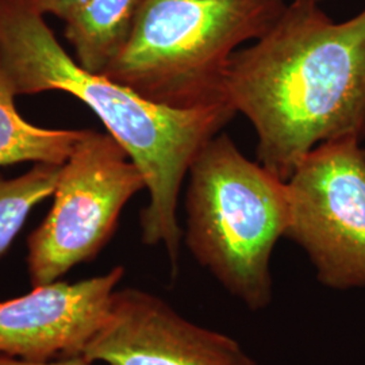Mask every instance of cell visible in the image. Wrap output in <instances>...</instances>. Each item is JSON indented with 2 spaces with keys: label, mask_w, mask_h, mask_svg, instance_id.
I'll list each match as a JSON object with an SVG mask.
<instances>
[{
  "label": "cell",
  "mask_w": 365,
  "mask_h": 365,
  "mask_svg": "<svg viewBox=\"0 0 365 365\" xmlns=\"http://www.w3.org/2000/svg\"><path fill=\"white\" fill-rule=\"evenodd\" d=\"M16 92L0 57V168L15 164L63 165L84 130L45 129L22 117Z\"/></svg>",
  "instance_id": "cell-10"
},
{
  "label": "cell",
  "mask_w": 365,
  "mask_h": 365,
  "mask_svg": "<svg viewBox=\"0 0 365 365\" xmlns=\"http://www.w3.org/2000/svg\"><path fill=\"white\" fill-rule=\"evenodd\" d=\"M225 98L257 134L256 160L287 182L319 145L365 141V9L334 22L292 0L272 29L232 56Z\"/></svg>",
  "instance_id": "cell-1"
},
{
  "label": "cell",
  "mask_w": 365,
  "mask_h": 365,
  "mask_svg": "<svg viewBox=\"0 0 365 365\" xmlns=\"http://www.w3.org/2000/svg\"><path fill=\"white\" fill-rule=\"evenodd\" d=\"M107 365H257L238 341L199 327L140 288H117L99 331L84 351Z\"/></svg>",
  "instance_id": "cell-7"
},
{
  "label": "cell",
  "mask_w": 365,
  "mask_h": 365,
  "mask_svg": "<svg viewBox=\"0 0 365 365\" xmlns=\"http://www.w3.org/2000/svg\"><path fill=\"white\" fill-rule=\"evenodd\" d=\"M286 7L284 0H143L129 43L103 75L172 108L229 103L232 56L265 36Z\"/></svg>",
  "instance_id": "cell-4"
},
{
  "label": "cell",
  "mask_w": 365,
  "mask_h": 365,
  "mask_svg": "<svg viewBox=\"0 0 365 365\" xmlns=\"http://www.w3.org/2000/svg\"><path fill=\"white\" fill-rule=\"evenodd\" d=\"M88 1L90 0H38V4L45 15L51 14L66 22Z\"/></svg>",
  "instance_id": "cell-12"
},
{
  "label": "cell",
  "mask_w": 365,
  "mask_h": 365,
  "mask_svg": "<svg viewBox=\"0 0 365 365\" xmlns=\"http://www.w3.org/2000/svg\"><path fill=\"white\" fill-rule=\"evenodd\" d=\"M187 178V248L235 299L264 310L274 298L271 257L287 232V182L222 131L200 149Z\"/></svg>",
  "instance_id": "cell-3"
},
{
  "label": "cell",
  "mask_w": 365,
  "mask_h": 365,
  "mask_svg": "<svg viewBox=\"0 0 365 365\" xmlns=\"http://www.w3.org/2000/svg\"><path fill=\"white\" fill-rule=\"evenodd\" d=\"M0 57L16 95L60 91L87 106L125 148L146 182L141 238L164 247L178 271L182 182L205 145L235 117L230 103L195 110L157 105L130 88L78 66L45 19L38 0H0Z\"/></svg>",
  "instance_id": "cell-2"
},
{
  "label": "cell",
  "mask_w": 365,
  "mask_h": 365,
  "mask_svg": "<svg viewBox=\"0 0 365 365\" xmlns=\"http://www.w3.org/2000/svg\"><path fill=\"white\" fill-rule=\"evenodd\" d=\"M143 190L144 176L125 148L107 131L84 130L60 168L51 211L27 238L31 287L93 260L115 233L125 206Z\"/></svg>",
  "instance_id": "cell-5"
},
{
  "label": "cell",
  "mask_w": 365,
  "mask_h": 365,
  "mask_svg": "<svg viewBox=\"0 0 365 365\" xmlns=\"http://www.w3.org/2000/svg\"><path fill=\"white\" fill-rule=\"evenodd\" d=\"M143 0H90L66 21V38L86 71L103 75L130 41Z\"/></svg>",
  "instance_id": "cell-9"
},
{
  "label": "cell",
  "mask_w": 365,
  "mask_h": 365,
  "mask_svg": "<svg viewBox=\"0 0 365 365\" xmlns=\"http://www.w3.org/2000/svg\"><path fill=\"white\" fill-rule=\"evenodd\" d=\"M0 365H92V363L83 354L52 360V361H29V360H22V359L0 356Z\"/></svg>",
  "instance_id": "cell-13"
},
{
  "label": "cell",
  "mask_w": 365,
  "mask_h": 365,
  "mask_svg": "<svg viewBox=\"0 0 365 365\" xmlns=\"http://www.w3.org/2000/svg\"><path fill=\"white\" fill-rule=\"evenodd\" d=\"M61 165L33 164L16 178L0 173V257L13 245L31 211L54 194Z\"/></svg>",
  "instance_id": "cell-11"
},
{
  "label": "cell",
  "mask_w": 365,
  "mask_h": 365,
  "mask_svg": "<svg viewBox=\"0 0 365 365\" xmlns=\"http://www.w3.org/2000/svg\"><path fill=\"white\" fill-rule=\"evenodd\" d=\"M123 274V267H114L76 283L57 280L0 300V356L29 361L84 356Z\"/></svg>",
  "instance_id": "cell-8"
},
{
  "label": "cell",
  "mask_w": 365,
  "mask_h": 365,
  "mask_svg": "<svg viewBox=\"0 0 365 365\" xmlns=\"http://www.w3.org/2000/svg\"><path fill=\"white\" fill-rule=\"evenodd\" d=\"M346 138L319 145L288 179L286 237L304 250L318 282L365 288V149Z\"/></svg>",
  "instance_id": "cell-6"
},
{
  "label": "cell",
  "mask_w": 365,
  "mask_h": 365,
  "mask_svg": "<svg viewBox=\"0 0 365 365\" xmlns=\"http://www.w3.org/2000/svg\"><path fill=\"white\" fill-rule=\"evenodd\" d=\"M297 1H306V3H314V4H321L325 0H297Z\"/></svg>",
  "instance_id": "cell-14"
}]
</instances>
